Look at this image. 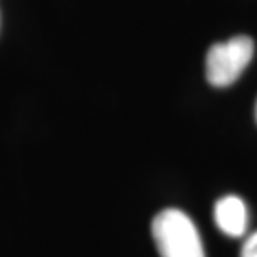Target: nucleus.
<instances>
[{
    "label": "nucleus",
    "instance_id": "1",
    "mask_svg": "<svg viewBox=\"0 0 257 257\" xmlns=\"http://www.w3.org/2000/svg\"><path fill=\"white\" fill-rule=\"evenodd\" d=\"M152 237L161 257H205L197 227L179 209H166L154 217Z\"/></svg>",
    "mask_w": 257,
    "mask_h": 257
},
{
    "label": "nucleus",
    "instance_id": "2",
    "mask_svg": "<svg viewBox=\"0 0 257 257\" xmlns=\"http://www.w3.org/2000/svg\"><path fill=\"white\" fill-rule=\"evenodd\" d=\"M254 57V42L247 35H237L214 44L205 57V77L214 87H227L239 79Z\"/></svg>",
    "mask_w": 257,
    "mask_h": 257
},
{
    "label": "nucleus",
    "instance_id": "3",
    "mask_svg": "<svg viewBox=\"0 0 257 257\" xmlns=\"http://www.w3.org/2000/svg\"><path fill=\"white\" fill-rule=\"evenodd\" d=\"M214 220L225 235L242 237L249 224L247 205L239 195H224L214 205Z\"/></svg>",
    "mask_w": 257,
    "mask_h": 257
},
{
    "label": "nucleus",
    "instance_id": "4",
    "mask_svg": "<svg viewBox=\"0 0 257 257\" xmlns=\"http://www.w3.org/2000/svg\"><path fill=\"white\" fill-rule=\"evenodd\" d=\"M240 257H257V230L245 239L242 250H240Z\"/></svg>",
    "mask_w": 257,
    "mask_h": 257
},
{
    "label": "nucleus",
    "instance_id": "5",
    "mask_svg": "<svg viewBox=\"0 0 257 257\" xmlns=\"http://www.w3.org/2000/svg\"><path fill=\"white\" fill-rule=\"evenodd\" d=\"M255 120H257V102H255Z\"/></svg>",
    "mask_w": 257,
    "mask_h": 257
}]
</instances>
